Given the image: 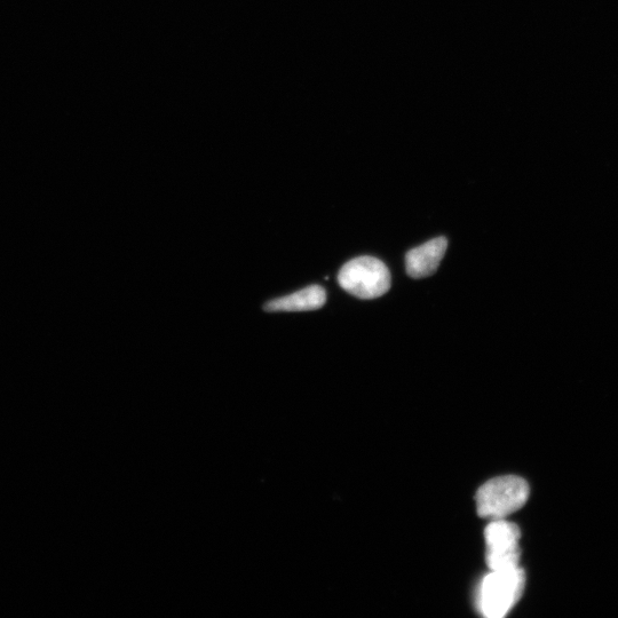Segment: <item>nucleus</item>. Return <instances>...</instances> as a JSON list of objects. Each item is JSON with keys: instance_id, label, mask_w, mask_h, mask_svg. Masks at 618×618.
Listing matches in <instances>:
<instances>
[{"instance_id": "nucleus-1", "label": "nucleus", "mask_w": 618, "mask_h": 618, "mask_svg": "<svg viewBox=\"0 0 618 618\" xmlns=\"http://www.w3.org/2000/svg\"><path fill=\"white\" fill-rule=\"evenodd\" d=\"M525 584L526 575L519 566L490 570L479 588L480 612L488 618L504 617L521 598Z\"/></svg>"}, {"instance_id": "nucleus-2", "label": "nucleus", "mask_w": 618, "mask_h": 618, "mask_svg": "<svg viewBox=\"0 0 618 618\" xmlns=\"http://www.w3.org/2000/svg\"><path fill=\"white\" fill-rule=\"evenodd\" d=\"M529 497L528 483L515 475L491 479L478 490L477 507L481 518L505 519L521 509Z\"/></svg>"}, {"instance_id": "nucleus-3", "label": "nucleus", "mask_w": 618, "mask_h": 618, "mask_svg": "<svg viewBox=\"0 0 618 618\" xmlns=\"http://www.w3.org/2000/svg\"><path fill=\"white\" fill-rule=\"evenodd\" d=\"M338 283L356 298L376 299L391 289L392 277L383 261L364 256L348 261L340 269Z\"/></svg>"}, {"instance_id": "nucleus-4", "label": "nucleus", "mask_w": 618, "mask_h": 618, "mask_svg": "<svg viewBox=\"0 0 618 618\" xmlns=\"http://www.w3.org/2000/svg\"><path fill=\"white\" fill-rule=\"evenodd\" d=\"M485 538L486 560L490 570L519 566L521 533L517 525L505 519L490 521Z\"/></svg>"}, {"instance_id": "nucleus-5", "label": "nucleus", "mask_w": 618, "mask_h": 618, "mask_svg": "<svg viewBox=\"0 0 618 618\" xmlns=\"http://www.w3.org/2000/svg\"><path fill=\"white\" fill-rule=\"evenodd\" d=\"M447 248L446 237H437L421 247L410 250L406 256L407 274L412 279H424L437 273Z\"/></svg>"}, {"instance_id": "nucleus-6", "label": "nucleus", "mask_w": 618, "mask_h": 618, "mask_svg": "<svg viewBox=\"0 0 618 618\" xmlns=\"http://www.w3.org/2000/svg\"><path fill=\"white\" fill-rule=\"evenodd\" d=\"M327 292L320 285H312L290 296L269 301L267 312H308L320 309L326 304Z\"/></svg>"}]
</instances>
